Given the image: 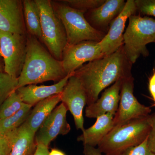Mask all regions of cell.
Masks as SVG:
<instances>
[{"label": "cell", "mask_w": 155, "mask_h": 155, "mask_svg": "<svg viewBox=\"0 0 155 155\" xmlns=\"http://www.w3.org/2000/svg\"><path fill=\"white\" fill-rule=\"evenodd\" d=\"M132 64L123 46L107 56L84 64L73 73L82 84L89 106L98 99L100 93L119 79L132 76Z\"/></svg>", "instance_id": "obj_1"}, {"label": "cell", "mask_w": 155, "mask_h": 155, "mask_svg": "<svg viewBox=\"0 0 155 155\" xmlns=\"http://www.w3.org/2000/svg\"><path fill=\"white\" fill-rule=\"evenodd\" d=\"M67 75L62 61L54 58L36 38L27 33L26 57L18 78V88L51 81L58 82Z\"/></svg>", "instance_id": "obj_2"}, {"label": "cell", "mask_w": 155, "mask_h": 155, "mask_svg": "<svg viewBox=\"0 0 155 155\" xmlns=\"http://www.w3.org/2000/svg\"><path fill=\"white\" fill-rule=\"evenodd\" d=\"M150 128V115L132 119L114 126L98 145V149L104 155H119L143 142Z\"/></svg>", "instance_id": "obj_3"}, {"label": "cell", "mask_w": 155, "mask_h": 155, "mask_svg": "<svg viewBox=\"0 0 155 155\" xmlns=\"http://www.w3.org/2000/svg\"><path fill=\"white\" fill-rule=\"evenodd\" d=\"M55 13L63 23L67 45L84 41L99 42L106 33L93 27L87 20L84 12L73 8L62 1H51Z\"/></svg>", "instance_id": "obj_4"}, {"label": "cell", "mask_w": 155, "mask_h": 155, "mask_svg": "<svg viewBox=\"0 0 155 155\" xmlns=\"http://www.w3.org/2000/svg\"><path fill=\"white\" fill-rule=\"evenodd\" d=\"M128 19V26L123 34V47L127 59L133 64L140 56H148L147 45L155 42V19L135 14Z\"/></svg>", "instance_id": "obj_5"}, {"label": "cell", "mask_w": 155, "mask_h": 155, "mask_svg": "<svg viewBox=\"0 0 155 155\" xmlns=\"http://www.w3.org/2000/svg\"><path fill=\"white\" fill-rule=\"evenodd\" d=\"M40 13L42 44L51 54L61 61L67 46L66 31L56 15L50 0H35Z\"/></svg>", "instance_id": "obj_6"}, {"label": "cell", "mask_w": 155, "mask_h": 155, "mask_svg": "<svg viewBox=\"0 0 155 155\" xmlns=\"http://www.w3.org/2000/svg\"><path fill=\"white\" fill-rule=\"evenodd\" d=\"M27 34L0 30V55L5 64L4 72L14 78L20 75L26 54Z\"/></svg>", "instance_id": "obj_7"}, {"label": "cell", "mask_w": 155, "mask_h": 155, "mask_svg": "<svg viewBox=\"0 0 155 155\" xmlns=\"http://www.w3.org/2000/svg\"><path fill=\"white\" fill-rule=\"evenodd\" d=\"M134 78L132 76L122 81L118 110L114 116V127L132 119L149 115L151 110L139 102L134 95Z\"/></svg>", "instance_id": "obj_8"}, {"label": "cell", "mask_w": 155, "mask_h": 155, "mask_svg": "<svg viewBox=\"0 0 155 155\" xmlns=\"http://www.w3.org/2000/svg\"><path fill=\"white\" fill-rule=\"evenodd\" d=\"M105 56L98 42L84 41L67 45L62 57V65L67 75L72 74L87 62Z\"/></svg>", "instance_id": "obj_9"}, {"label": "cell", "mask_w": 155, "mask_h": 155, "mask_svg": "<svg viewBox=\"0 0 155 155\" xmlns=\"http://www.w3.org/2000/svg\"><path fill=\"white\" fill-rule=\"evenodd\" d=\"M61 101L67 107L74 118L77 130L83 131V110L87 104L86 93L80 81L73 74L69 77L61 93Z\"/></svg>", "instance_id": "obj_10"}, {"label": "cell", "mask_w": 155, "mask_h": 155, "mask_svg": "<svg viewBox=\"0 0 155 155\" xmlns=\"http://www.w3.org/2000/svg\"><path fill=\"white\" fill-rule=\"evenodd\" d=\"M68 109L64 103L56 107L37 131L35 140L37 144L48 147L58 135H65L70 132L71 127L67 119Z\"/></svg>", "instance_id": "obj_11"}, {"label": "cell", "mask_w": 155, "mask_h": 155, "mask_svg": "<svg viewBox=\"0 0 155 155\" xmlns=\"http://www.w3.org/2000/svg\"><path fill=\"white\" fill-rule=\"evenodd\" d=\"M137 11L134 0H127L123 11L111 22L107 32L99 42L105 56L113 54L123 45V34L126 21Z\"/></svg>", "instance_id": "obj_12"}, {"label": "cell", "mask_w": 155, "mask_h": 155, "mask_svg": "<svg viewBox=\"0 0 155 155\" xmlns=\"http://www.w3.org/2000/svg\"><path fill=\"white\" fill-rule=\"evenodd\" d=\"M0 30L26 35L22 1L0 0Z\"/></svg>", "instance_id": "obj_13"}, {"label": "cell", "mask_w": 155, "mask_h": 155, "mask_svg": "<svg viewBox=\"0 0 155 155\" xmlns=\"http://www.w3.org/2000/svg\"><path fill=\"white\" fill-rule=\"evenodd\" d=\"M126 3L124 0H105L100 7L86 12L84 16L93 27L106 33L111 22L123 11Z\"/></svg>", "instance_id": "obj_14"}, {"label": "cell", "mask_w": 155, "mask_h": 155, "mask_svg": "<svg viewBox=\"0 0 155 155\" xmlns=\"http://www.w3.org/2000/svg\"><path fill=\"white\" fill-rule=\"evenodd\" d=\"M124 79H119L106 88L100 98L87 106L85 109V116L89 118L97 119L107 113L115 115L119 107L120 90Z\"/></svg>", "instance_id": "obj_15"}, {"label": "cell", "mask_w": 155, "mask_h": 155, "mask_svg": "<svg viewBox=\"0 0 155 155\" xmlns=\"http://www.w3.org/2000/svg\"><path fill=\"white\" fill-rule=\"evenodd\" d=\"M73 73L69 74L53 85L38 86L36 84H29L19 87L16 91L23 103L33 107L49 97L61 94L69 77Z\"/></svg>", "instance_id": "obj_16"}, {"label": "cell", "mask_w": 155, "mask_h": 155, "mask_svg": "<svg viewBox=\"0 0 155 155\" xmlns=\"http://www.w3.org/2000/svg\"><path fill=\"white\" fill-rule=\"evenodd\" d=\"M114 114L107 113L97 117L92 126L84 129L78 136L77 141L81 142L84 145L98 146L114 127Z\"/></svg>", "instance_id": "obj_17"}, {"label": "cell", "mask_w": 155, "mask_h": 155, "mask_svg": "<svg viewBox=\"0 0 155 155\" xmlns=\"http://www.w3.org/2000/svg\"><path fill=\"white\" fill-rule=\"evenodd\" d=\"M7 134L10 136L12 143L10 155H34L37 146L35 140L36 134L25 122Z\"/></svg>", "instance_id": "obj_18"}, {"label": "cell", "mask_w": 155, "mask_h": 155, "mask_svg": "<svg viewBox=\"0 0 155 155\" xmlns=\"http://www.w3.org/2000/svg\"><path fill=\"white\" fill-rule=\"evenodd\" d=\"M61 101V94L54 95L39 102L35 106L25 122L36 134L45 120Z\"/></svg>", "instance_id": "obj_19"}, {"label": "cell", "mask_w": 155, "mask_h": 155, "mask_svg": "<svg viewBox=\"0 0 155 155\" xmlns=\"http://www.w3.org/2000/svg\"><path fill=\"white\" fill-rule=\"evenodd\" d=\"M22 5L27 34L35 37L42 42L40 13L35 0H24Z\"/></svg>", "instance_id": "obj_20"}, {"label": "cell", "mask_w": 155, "mask_h": 155, "mask_svg": "<svg viewBox=\"0 0 155 155\" xmlns=\"http://www.w3.org/2000/svg\"><path fill=\"white\" fill-rule=\"evenodd\" d=\"M32 106L25 104L17 113L10 117L0 120V133L6 134L16 130L25 122L30 114Z\"/></svg>", "instance_id": "obj_21"}, {"label": "cell", "mask_w": 155, "mask_h": 155, "mask_svg": "<svg viewBox=\"0 0 155 155\" xmlns=\"http://www.w3.org/2000/svg\"><path fill=\"white\" fill-rule=\"evenodd\" d=\"M25 104L17 91L14 92L0 107V120L14 115Z\"/></svg>", "instance_id": "obj_22"}, {"label": "cell", "mask_w": 155, "mask_h": 155, "mask_svg": "<svg viewBox=\"0 0 155 155\" xmlns=\"http://www.w3.org/2000/svg\"><path fill=\"white\" fill-rule=\"evenodd\" d=\"M18 78L5 72H0V107L9 96L18 88Z\"/></svg>", "instance_id": "obj_23"}, {"label": "cell", "mask_w": 155, "mask_h": 155, "mask_svg": "<svg viewBox=\"0 0 155 155\" xmlns=\"http://www.w3.org/2000/svg\"><path fill=\"white\" fill-rule=\"evenodd\" d=\"M73 8L84 12L91 11L100 7L105 0H65L62 1Z\"/></svg>", "instance_id": "obj_24"}, {"label": "cell", "mask_w": 155, "mask_h": 155, "mask_svg": "<svg viewBox=\"0 0 155 155\" xmlns=\"http://www.w3.org/2000/svg\"><path fill=\"white\" fill-rule=\"evenodd\" d=\"M134 2L140 14L155 17V0H134Z\"/></svg>", "instance_id": "obj_25"}, {"label": "cell", "mask_w": 155, "mask_h": 155, "mask_svg": "<svg viewBox=\"0 0 155 155\" xmlns=\"http://www.w3.org/2000/svg\"><path fill=\"white\" fill-rule=\"evenodd\" d=\"M119 155H155L149 150L147 145V138L137 146L127 149Z\"/></svg>", "instance_id": "obj_26"}, {"label": "cell", "mask_w": 155, "mask_h": 155, "mask_svg": "<svg viewBox=\"0 0 155 155\" xmlns=\"http://www.w3.org/2000/svg\"><path fill=\"white\" fill-rule=\"evenodd\" d=\"M147 145L150 150L155 154V113L150 115V128L147 137Z\"/></svg>", "instance_id": "obj_27"}, {"label": "cell", "mask_w": 155, "mask_h": 155, "mask_svg": "<svg viewBox=\"0 0 155 155\" xmlns=\"http://www.w3.org/2000/svg\"><path fill=\"white\" fill-rule=\"evenodd\" d=\"M12 147V141L8 134L0 133V155H10Z\"/></svg>", "instance_id": "obj_28"}, {"label": "cell", "mask_w": 155, "mask_h": 155, "mask_svg": "<svg viewBox=\"0 0 155 155\" xmlns=\"http://www.w3.org/2000/svg\"><path fill=\"white\" fill-rule=\"evenodd\" d=\"M84 155H104L98 149L95 147L84 145Z\"/></svg>", "instance_id": "obj_29"}, {"label": "cell", "mask_w": 155, "mask_h": 155, "mask_svg": "<svg viewBox=\"0 0 155 155\" xmlns=\"http://www.w3.org/2000/svg\"><path fill=\"white\" fill-rule=\"evenodd\" d=\"M149 88L150 94L154 101L155 106V72L150 78L149 83Z\"/></svg>", "instance_id": "obj_30"}, {"label": "cell", "mask_w": 155, "mask_h": 155, "mask_svg": "<svg viewBox=\"0 0 155 155\" xmlns=\"http://www.w3.org/2000/svg\"><path fill=\"white\" fill-rule=\"evenodd\" d=\"M48 147L42 144H38L36 151L34 155H49Z\"/></svg>", "instance_id": "obj_31"}, {"label": "cell", "mask_w": 155, "mask_h": 155, "mask_svg": "<svg viewBox=\"0 0 155 155\" xmlns=\"http://www.w3.org/2000/svg\"><path fill=\"white\" fill-rule=\"evenodd\" d=\"M49 155H66L62 151L57 149H52L51 152H50Z\"/></svg>", "instance_id": "obj_32"}, {"label": "cell", "mask_w": 155, "mask_h": 155, "mask_svg": "<svg viewBox=\"0 0 155 155\" xmlns=\"http://www.w3.org/2000/svg\"><path fill=\"white\" fill-rule=\"evenodd\" d=\"M5 69V64L4 60L2 56L0 55V72H4Z\"/></svg>", "instance_id": "obj_33"}]
</instances>
